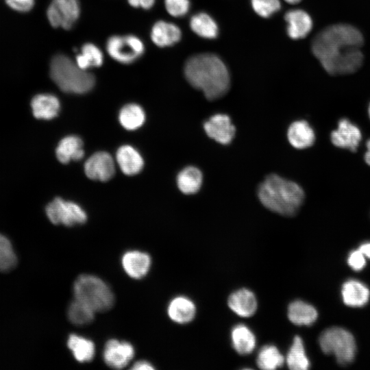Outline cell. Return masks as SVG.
<instances>
[{
	"instance_id": "6da1fadb",
	"label": "cell",
	"mask_w": 370,
	"mask_h": 370,
	"mask_svg": "<svg viewBox=\"0 0 370 370\" xmlns=\"http://www.w3.org/2000/svg\"><path fill=\"white\" fill-rule=\"evenodd\" d=\"M364 38L358 29L349 24L330 25L314 38L312 51L323 68L332 75L350 74L363 64L360 48Z\"/></svg>"
},
{
	"instance_id": "7a4b0ae2",
	"label": "cell",
	"mask_w": 370,
	"mask_h": 370,
	"mask_svg": "<svg viewBox=\"0 0 370 370\" xmlns=\"http://www.w3.org/2000/svg\"><path fill=\"white\" fill-rule=\"evenodd\" d=\"M184 75L189 84L201 90L209 100L223 97L230 86L227 66L212 53H200L188 58L184 66Z\"/></svg>"
},
{
	"instance_id": "3957f363",
	"label": "cell",
	"mask_w": 370,
	"mask_h": 370,
	"mask_svg": "<svg viewBox=\"0 0 370 370\" xmlns=\"http://www.w3.org/2000/svg\"><path fill=\"white\" fill-rule=\"evenodd\" d=\"M258 196L262 204L281 215H295L304 200V192L297 183L276 174L269 175L260 184Z\"/></svg>"
},
{
	"instance_id": "277c9868",
	"label": "cell",
	"mask_w": 370,
	"mask_h": 370,
	"mask_svg": "<svg viewBox=\"0 0 370 370\" xmlns=\"http://www.w3.org/2000/svg\"><path fill=\"white\" fill-rule=\"evenodd\" d=\"M50 75L60 89L68 93H86L95 85V77L91 73L79 68L76 62L62 54L52 59Z\"/></svg>"
},
{
	"instance_id": "5b68a950",
	"label": "cell",
	"mask_w": 370,
	"mask_h": 370,
	"mask_svg": "<svg viewBox=\"0 0 370 370\" xmlns=\"http://www.w3.org/2000/svg\"><path fill=\"white\" fill-rule=\"evenodd\" d=\"M73 295L77 299L95 312H106L114 304V295L111 288L100 278L90 275L82 274L73 284Z\"/></svg>"
},
{
	"instance_id": "8992f818",
	"label": "cell",
	"mask_w": 370,
	"mask_h": 370,
	"mask_svg": "<svg viewBox=\"0 0 370 370\" xmlns=\"http://www.w3.org/2000/svg\"><path fill=\"white\" fill-rule=\"evenodd\" d=\"M321 350L327 354H334L341 365L351 363L356 355V345L354 336L341 327L325 330L319 338Z\"/></svg>"
},
{
	"instance_id": "52a82bcc",
	"label": "cell",
	"mask_w": 370,
	"mask_h": 370,
	"mask_svg": "<svg viewBox=\"0 0 370 370\" xmlns=\"http://www.w3.org/2000/svg\"><path fill=\"white\" fill-rule=\"evenodd\" d=\"M110 56L122 64H131L138 59L145 51L143 41L134 35L112 36L106 43Z\"/></svg>"
},
{
	"instance_id": "ba28073f",
	"label": "cell",
	"mask_w": 370,
	"mask_h": 370,
	"mask_svg": "<svg viewBox=\"0 0 370 370\" xmlns=\"http://www.w3.org/2000/svg\"><path fill=\"white\" fill-rule=\"evenodd\" d=\"M46 214L52 223L68 227L83 224L87 219L85 211L78 204L60 197L47 205Z\"/></svg>"
},
{
	"instance_id": "9c48e42d",
	"label": "cell",
	"mask_w": 370,
	"mask_h": 370,
	"mask_svg": "<svg viewBox=\"0 0 370 370\" xmlns=\"http://www.w3.org/2000/svg\"><path fill=\"white\" fill-rule=\"evenodd\" d=\"M80 14L78 0H53L48 7L47 15L54 27L71 29Z\"/></svg>"
},
{
	"instance_id": "30bf717a",
	"label": "cell",
	"mask_w": 370,
	"mask_h": 370,
	"mask_svg": "<svg viewBox=\"0 0 370 370\" xmlns=\"http://www.w3.org/2000/svg\"><path fill=\"white\" fill-rule=\"evenodd\" d=\"M134 354V347L130 343L112 338L104 346L103 358L110 367L121 369L130 363Z\"/></svg>"
},
{
	"instance_id": "8fae6325",
	"label": "cell",
	"mask_w": 370,
	"mask_h": 370,
	"mask_svg": "<svg viewBox=\"0 0 370 370\" xmlns=\"http://www.w3.org/2000/svg\"><path fill=\"white\" fill-rule=\"evenodd\" d=\"M86 176L94 180L106 182L112 177L115 165L112 157L106 151H99L92 155L84 164Z\"/></svg>"
},
{
	"instance_id": "7c38bea8",
	"label": "cell",
	"mask_w": 370,
	"mask_h": 370,
	"mask_svg": "<svg viewBox=\"0 0 370 370\" xmlns=\"http://www.w3.org/2000/svg\"><path fill=\"white\" fill-rule=\"evenodd\" d=\"M206 134L215 141L227 145L233 140L236 128L227 114H216L204 123Z\"/></svg>"
},
{
	"instance_id": "4fadbf2b",
	"label": "cell",
	"mask_w": 370,
	"mask_h": 370,
	"mask_svg": "<svg viewBox=\"0 0 370 370\" xmlns=\"http://www.w3.org/2000/svg\"><path fill=\"white\" fill-rule=\"evenodd\" d=\"M331 142L339 148L356 151L362 139L360 130L347 119H341L336 130L332 132Z\"/></svg>"
},
{
	"instance_id": "5bb4252c",
	"label": "cell",
	"mask_w": 370,
	"mask_h": 370,
	"mask_svg": "<svg viewBox=\"0 0 370 370\" xmlns=\"http://www.w3.org/2000/svg\"><path fill=\"white\" fill-rule=\"evenodd\" d=\"M121 265L124 271L133 279L140 280L148 273L151 265L150 256L138 250H130L123 254Z\"/></svg>"
},
{
	"instance_id": "9a60e30c",
	"label": "cell",
	"mask_w": 370,
	"mask_h": 370,
	"mask_svg": "<svg viewBox=\"0 0 370 370\" xmlns=\"http://www.w3.org/2000/svg\"><path fill=\"white\" fill-rule=\"evenodd\" d=\"M287 23V34L294 40L306 37L312 28V21L310 16L300 9L291 10L284 15Z\"/></svg>"
},
{
	"instance_id": "2e32d148",
	"label": "cell",
	"mask_w": 370,
	"mask_h": 370,
	"mask_svg": "<svg viewBox=\"0 0 370 370\" xmlns=\"http://www.w3.org/2000/svg\"><path fill=\"white\" fill-rule=\"evenodd\" d=\"M227 304L234 313L242 317H249L254 315L258 306L255 295L247 288H241L233 292L229 296Z\"/></svg>"
},
{
	"instance_id": "e0dca14e",
	"label": "cell",
	"mask_w": 370,
	"mask_h": 370,
	"mask_svg": "<svg viewBox=\"0 0 370 370\" xmlns=\"http://www.w3.org/2000/svg\"><path fill=\"white\" fill-rule=\"evenodd\" d=\"M181 37L180 29L172 23L158 21L151 28V38L160 47L172 46L179 42Z\"/></svg>"
},
{
	"instance_id": "ac0fdd59",
	"label": "cell",
	"mask_w": 370,
	"mask_h": 370,
	"mask_svg": "<svg viewBox=\"0 0 370 370\" xmlns=\"http://www.w3.org/2000/svg\"><path fill=\"white\" fill-rule=\"evenodd\" d=\"M287 137L290 144L299 149L310 147L315 140L313 129L304 120L292 123L288 129Z\"/></svg>"
},
{
	"instance_id": "d6986e66",
	"label": "cell",
	"mask_w": 370,
	"mask_h": 370,
	"mask_svg": "<svg viewBox=\"0 0 370 370\" xmlns=\"http://www.w3.org/2000/svg\"><path fill=\"white\" fill-rule=\"evenodd\" d=\"M343 302L348 306L361 307L369 301L370 291L368 287L356 280L346 281L341 290Z\"/></svg>"
},
{
	"instance_id": "ffe728a7",
	"label": "cell",
	"mask_w": 370,
	"mask_h": 370,
	"mask_svg": "<svg viewBox=\"0 0 370 370\" xmlns=\"http://www.w3.org/2000/svg\"><path fill=\"white\" fill-rule=\"evenodd\" d=\"M116 162L121 171L127 175L138 173L144 165L143 159L140 153L130 145H123L116 153Z\"/></svg>"
},
{
	"instance_id": "44dd1931",
	"label": "cell",
	"mask_w": 370,
	"mask_h": 370,
	"mask_svg": "<svg viewBox=\"0 0 370 370\" xmlns=\"http://www.w3.org/2000/svg\"><path fill=\"white\" fill-rule=\"evenodd\" d=\"M196 307L189 298L184 296L174 297L169 302L167 313L174 322L185 324L190 322L195 317Z\"/></svg>"
},
{
	"instance_id": "7402d4cb",
	"label": "cell",
	"mask_w": 370,
	"mask_h": 370,
	"mask_svg": "<svg viewBox=\"0 0 370 370\" xmlns=\"http://www.w3.org/2000/svg\"><path fill=\"white\" fill-rule=\"evenodd\" d=\"M31 106L36 119L49 120L58 115L60 103L55 95L44 93L36 95L32 100Z\"/></svg>"
},
{
	"instance_id": "603a6c76",
	"label": "cell",
	"mask_w": 370,
	"mask_h": 370,
	"mask_svg": "<svg viewBox=\"0 0 370 370\" xmlns=\"http://www.w3.org/2000/svg\"><path fill=\"white\" fill-rule=\"evenodd\" d=\"M56 153L58 160L63 164L79 160L84 155L82 140L76 136H66L60 141Z\"/></svg>"
},
{
	"instance_id": "cb8c5ba5",
	"label": "cell",
	"mask_w": 370,
	"mask_h": 370,
	"mask_svg": "<svg viewBox=\"0 0 370 370\" xmlns=\"http://www.w3.org/2000/svg\"><path fill=\"white\" fill-rule=\"evenodd\" d=\"M318 317L316 308L311 304L295 300L288 308L289 320L297 325H310L315 322Z\"/></svg>"
},
{
	"instance_id": "d4e9b609",
	"label": "cell",
	"mask_w": 370,
	"mask_h": 370,
	"mask_svg": "<svg viewBox=\"0 0 370 370\" xmlns=\"http://www.w3.org/2000/svg\"><path fill=\"white\" fill-rule=\"evenodd\" d=\"M231 340L234 349L241 355L251 354L256 344L254 334L244 324H238L232 328Z\"/></svg>"
},
{
	"instance_id": "484cf974",
	"label": "cell",
	"mask_w": 370,
	"mask_h": 370,
	"mask_svg": "<svg viewBox=\"0 0 370 370\" xmlns=\"http://www.w3.org/2000/svg\"><path fill=\"white\" fill-rule=\"evenodd\" d=\"M66 343L75 359L79 362H88L94 358L95 345L91 340L72 334L69 336Z\"/></svg>"
},
{
	"instance_id": "4316f807",
	"label": "cell",
	"mask_w": 370,
	"mask_h": 370,
	"mask_svg": "<svg viewBox=\"0 0 370 370\" xmlns=\"http://www.w3.org/2000/svg\"><path fill=\"white\" fill-rule=\"evenodd\" d=\"M190 27L195 34L206 39H214L219 34L217 23L206 12L194 14L190 20Z\"/></svg>"
},
{
	"instance_id": "83f0119b",
	"label": "cell",
	"mask_w": 370,
	"mask_h": 370,
	"mask_svg": "<svg viewBox=\"0 0 370 370\" xmlns=\"http://www.w3.org/2000/svg\"><path fill=\"white\" fill-rule=\"evenodd\" d=\"M203 175L201 171L189 166L183 169L177 176V184L179 189L184 194H195L201 188Z\"/></svg>"
},
{
	"instance_id": "f1b7e54d",
	"label": "cell",
	"mask_w": 370,
	"mask_h": 370,
	"mask_svg": "<svg viewBox=\"0 0 370 370\" xmlns=\"http://www.w3.org/2000/svg\"><path fill=\"white\" fill-rule=\"evenodd\" d=\"M119 122L127 130H134L140 127L145 121L143 109L136 103L123 106L119 112Z\"/></svg>"
},
{
	"instance_id": "f546056e",
	"label": "cell",
	"mask_w": 370,
	"mask_h": 370,
	"mask_svg": "<svg viewBox=\"0 0 370 370\" xmlns=\"http://www.w3.org/2000/svg\"><path fill=\"white\" fill-rule=\"evenodd\" d=\"M286 364L292 370H306L310 361L306 354L303 341L299 336H295L286 358Z\"/></svg>"
},
{
	"instance_id": "4dcf8cb0",
	"label": "cell",
	"mask_w": 370,
	"mask_h": 370,
	"mask_svg": "<svg viewBox=\"0 0 370 370\" xmlns=\"http://www.w3.org/2000/svg\"><path fill=\"white\" fill-rule=\"evenodd\" d=\"M284 358L274 345L263 346L257 355L256 364L264 370H273L281 367L284 363Z\"/></svg>"
},
{
	"instance_id": "1f68e13d",
	"label": "cell",
	"mask_w": 370,
	"mask_h": 370,
	"mask_svg": "<svg viewBox=\"0 0 370 370\" xmlns=\"http://www.w3.org/2000/svg\"><path fill=\"white\" fill-rule=\"evenodd\" d=\"M103 60V56L101 51L92 43L84 44L81 49V53L75 58L77 66L86 71L91 67L100 66Z\"/></svg>"
},
{
	"instance_id": "d6a6232c",
	"label": "cell",
	"mask_w": 370,
	"mask_h": 370,
	"mask_svg": "<svg viewBox=\"0 0 370 370\" xmlns=\"http://www.w3.org/2000/svg\"><path fill=\"white\" fill-rule=\"evenodd\" d=\"M95 313L88 306L75 299L70 304L67 310L69 321L78 326L90 324L95 319Z\"/></svg>"
},
{
	"instance_id": "836d02e7",
	"label": "cell",
	"mask_w": 370,
	"mask_h": 370,
	"mask_svg": "<svg viewBox=\"0 0 370 370\" xmlns=\"http://www.w3.org/2000/svg\"><path fill=\"white\" fill-rule=\"evenodd\" d=\"M16 264L17 258L10 241L0 234V271H10Z\"/></svg>"
},
{
	"instance_id": "e575fe53",
	"label": "cell",
	"mask_w": 370,
	"mask_h": 370,
	"mask_svg": "<svg viewBox=\"0 0 370 370\" xmlns=\"http://www.w3.org/2000/svg\"><path fill=\"white\" fill-rule=\"evenodd\" d=\"M254 12L262 18H269L281 8L280 0H251Z\"/></svg>"
},
{
	"instance_id": "d590c367",
	"label": "cell",
	"mask_w": 370,
	"mask_h": 370,
	"mask_svg": "<svg viewBox=\"0 0 370 370\" xmlns=\"http://www.w3.org/2000/svg\"><path fill=\"white\" fill-rule=\"evenodd\" d=\"M165 8L174 17H182L189 11L190 0H164Z\"/></svg>"
},
{
	"instance_id": "8d00e7d4",
	"label": "cell",
	"mask_w": 370,
	"mask_h": 370,
	"mask_svg": "<svg viewBox=\"0 0 370 370\" xmlns=\"http://www.w3.org/2000/svg\"><path fill=\"white\" fill-rule=\"evenodd\" d=\"M347 263L353 270L360 271L366 264L365 256L359 249L354 250L348 256Z\"/></svg>"
},
{
	"instance_id": "74e56055",
	"label": "cell",
	"mask_w": 370,
	"mask_h": 370,
	"mask_svg": "<svg viewBox=\"0 0 370 370\" xmlns=\"http://www.w3.org/2000/svg\"><path fill=\"white\" fill-rule=\"evenodd\" d=\"M13 10L18 12L29 11L34 6V0H5Z\"/></svg>"
},
{
	"instance_id": "f35d334b",
	"label": "cell",
	"mask_w": 370,
	"mask_h": 370,
	"mask_svg": "<svg viewBox=\"0 0 370 370\" xmlns=\"http://www.w3.org/2000/svg\"><path fill=\"white\" fill-rule=\"evenodd\" d=\"M130 5L134 8L140 7L143 9L151 8L156 0H127Z\"/></svg>"
},
{
	"instance_id": "ab89813d",
	"label": "cell",
	"mask_w": 370,
	"mask_h": 370,
	"mask_svg": "<svg viewBox=\"0 0 370 370\" xmlns=\"http://www.w3.org/2000/svg\"><path fill=\"white\" fill-rule=\"evenodd\" d=\"M132 369L136 370H153L154 367L150 362L146 360H139L134 364Z\"/></svg>"
},
{
	"instance_id": "60d3db41",
	"label": "cell",
	"mask_w": 370,
	"mask_h": 370,
	"mask_svg": "<svg viewBox=\"0 0 370 370\" xmlns=\"http://www.w3.org/2000/svg\"><path fill=\"white\" fill-rule=\"evenodd\" d=\"M358 249L362 253V254L365 257L370 258V243L369 242L362 243Z\"/></svg>"
},
{
	"instance_id": "b9f144b4",
	"label": "cell",
	"mask_w": 370,
	"mask_h": 370,
	"mask_svg": "<svg viewBox=\"0 0 370 370\" xmlns=\"http://www.w3.org/2000/svg\"><path fill=\"white\" fill-rule=\"evenodd\" d=\"M367 151L365 154V160L370 166V139L367 142Z\"/></svg>"
},
{
	"instance_id": "7bdbcfd3",
	"label": "cell",
	"mask_w": 370,
	"mask_h": 370,
	"mask_svg": "<svg viewBox=\"0 0 370 370\" xmlns=\"http://www.w3.org/2000/svg\"><path fill=\"white\" fill-rule=\"evenodd\" d=\"M286 2L290 4H296L299 3L301 0H284Z\"/></svg>"
},
{
	"instance_id": "ee69618b",
	"label": "cell",
	"mask_w": 370,
	"mask_h": 370,
	"mask_svg": "<svg viewBox=\"0 0 370 370\" xmlns=\"http://www.w3.org/2000/svg\"><path fill=\"white\" fill-rule=\"evenodd\" d=\"M368 114H369V119H370V104H369V108H368Z\"/></svg>"
}]
</instances>
